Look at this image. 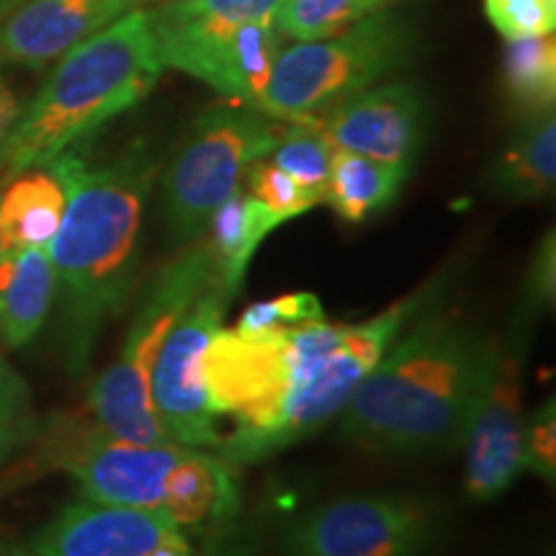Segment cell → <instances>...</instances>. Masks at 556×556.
Instances as JSON below:
<instances>
[{
  "label": "cell",
  "instance_id": "4",
  "mask_svg": "<svg viewBox=\"0 0 556 556\" xmlns=\"http://www.w3.org/2000/svg\"><path fill=\"white\" fill-rule=\"evenodd\" d=\"M283 0H168L148 11L163 67L255 106L278 58L274 13Z\"/></svg>",
  "mask_w": 556,
  "mask_h": 556
},
{
  "label": "cell",
  "instance_id": "23",
  "mask_svg": "<svg viewBox=\"0 0 556 556\" xmlns=\"http://www.w3.org/2000/svg\"><path fill=\"white\" fill-rule=\"evenodd\" d=\"M283 124L287 127H283L281 139H278L274 152H270L274 155L270 163L283 173H289L299 186H304V189L323 201L332 157V144L323 129V119L312 116V119Z\"/></svg>",
  "mask_w": 556,
  "mask_h": 556
},
{
  "label": "cell",
  "instance_id": "9",
  "mask_svg": "<svg viewBox=\"0 0 556 556\" xmlns=\"http://www.w3.org/2000/svg\"><path fill=\"white\" fill-rule=\"evenodd\" d=\"M443 516L417 495H358L307 513L283 533L287 556H426Z\"/></svg>",
  "mask_w": 556,
  "mask_h": 556
},
{
  "label": "cell",
  "instance_id": "35",
  "mask_svg": "<svg viewBox=\"0 0 556 556\" xmlns=\"http://www.w3.org/2000/svg\"><path fill=\"white\" fill-rule=\"evenodd\" d=\"M368 3H371V11H381V9H384V5L394 3V0H368Z\"/></svg>",
  "mask_w": 556,
  "mask_h": 556
},
{
  "label": "cell",
  "instance_id": "29",
  "mask_svg": "<svg viewBox=\"0 0 556 556\" xmlns=\"http://www.w3.org/2000/svg\"><path fill=\"white\" fill-rule=\"evenodd\" d=\"M554 296H556V245H554V232H548L541 238L539 248L533 250L531 263H528L526 268L523 291H520V302H518L513 323L533 328V319L554 307Z\"/></svg>",
  "mask_w": 556,
  "mask_h": 556
},
{
  "label": "cell",
  "instance_id": "33",
  "mask_svg": "<svg viewBox=\"0 0 556 556\" xmlns=\"http://www.w3.org/2000/svg\"><path fill=\"white\" fill-rule=\"evenodd\" d=\"M26 0H0V21H5L11 16L13 11L18 9V5H24Z\"/></svg>",
  "mask_w": 556,
  "mask_h": 556
},
{
  "label": "cell",
  "instance_id": "26",
  "mask_svg": "<svg viewBox=\"0 0 556 556\" xmlns=\"http://www.w3.org/2000/svg\"><path fill=\"white\" fill-rule=\"evenodd\" d=\"M248 193L278 214L283 222L302 217L312 206L319 204L315 193L299 186L289 173L276 168L274 163H263V160L248 168Z\"/></svg>",
  "mask_w": 556,
  "mask_h": 556
},
{
  "label": "cell",
  "instance_id": "6",
  "mask_svg": "<svg viewBox=\"0 0 556 556\" xmlns=\"http://www.w3.org/2000/svg\"><path fill=\"white\" fill-rule=\"evenodd\" d=\"M407 52L405 24L392 13L374 11L336 37L299 41L278 52L253 109L276 122L325 116L405 65Z\"/></svg>",
  "mask_w": 556,
  "mask_h": 556
},
{
  "label": "cell",
  "instance_id": "3",
  "mask_svg": "<svg viewBox=\"0 0 556 556\" xmlns=\"http://www.w3.org/2000/svg\"><path fill=\"white\" fill-rule=\"evenodd\" d=\"M148 11L131 9L58 60L0 155L5 176L41 168L137 106L163 73Z\"/></svg>",
  "mask_w": 556,
  "mask_h": 556
},
{
  "label": "cell",
  "instance_id": "30",
  "mask_svg": "<svg viewBox=\"0 0 556 556\" xmlns=\"http://www.w3.org/2000/svg\"><path fill=\"white\" fill-rule=\"evenodd\" d=\"M523 471L552 484L556 479V400L548 397L526 417Z\"/></svg>",
  "mask_w": 556,
  "mask_h": 556
},
{
  "label": "cell",
  "instance_id": "36",
  "mask_svg": "<svg viewBox=\"0 0 556 556\" xmlns=\"http://www.w3.org/2000/svg\"><path fill=\"white\" fill-rule=\"evenodd\" d=\"M139 3H142V0H139Z\"/></svg>",
  "mask_w": 556,
  "mask_h": 556
},
{
  "label": "cell",
  "instance_id": "19",
  "mask_svg": "<svg viewBox=\"0 0 556 556\" xmlns=\"http://www.w3.org/2000/svg\"><path fill=\"white\" fill-rule=\"evenodd\" d=\"M281 225L283 219L278 214L242 191H235L232 197H227L214 208L206 222L204 240L212 250L214 263H217L219 287L229 296L240 291L250 261L258 253L263 240Z\"/></svg>",
  "mask_w": 556,
  "mask_h": 556
},
{
  "label": "cell",
  "instance_id": "20",
  "mask_svg": "<svg viewBox=\"0 0 556 556\" xmlns=\"http://www.w3.org/2000/svg\"><path fill=\"white\" fill-rule=\"evenodd\" d=\"M516 137L505 144L490 170L497 193L518 201H539L554 191L556 122L554 111L520 119Z\"/></svg>",
  "mask_w": 556,
  "mask_h": 556
},
{
  "label": "cell",
  "instance_id": "1",
  "mask_svg": "<svg viewBox=\"0 0 556 556\" xmlns=\"http://www.w3.org/2000/svg\"><path fill=\"white\" fill-rule=\"evenodd\" d=\"M500 338L471 319L422 309L361 381L343 415L345 441L379 454H438L464 433L495 364Z\"/></svg>",
  "mask_w": 556,
  "mask_h": 556
},
{
  "label": "cell",
  "instance_id": "18",
  "mask_svg": "<svg viewBox=\"0 0 556 556\" xmlns=\"http://www.w3.org/2000/svg\"><path fill=\"white\" fill-rule=\"evenodd\" d=\"M62 212L65 189L47 165L11 176L0 191V255L50 245Z\"/></svg>",
  "mask_w": 556,
  "mask_h": 556
},
{
  "label": "cell",
  "instance_id": "15",
  "mask_svg": "<svg viewBox=\"0 0 556 556\" xmlns=\"http://www.w3.org/2000/svg\"><path fill=\"white\" fill-rule=\"evenodd\" d=\"M139 0H26L0 24V62L45 70Z\"/></svg>",
  "mask_w": 556,
  "mask_h": 556
},
{
  "label": "cell",
  "instance_id": "10",
  "mask_svg": "<svg viewBox=\"0 0 556 556\" xmlns=\"http://www.w3.org/2000/svg\"><path fill=\"white\" fill-rule=\"evenodd\" d=\"M528 336L531 328L513 323L507 338H500L495 364L464 433V479L475 503H492L523 475Z\"/></svg>",
  "mask_w": 556,
  "mask_h": 556
},
{
  "label": "cell",
  "instance_id": "7",
  "mask_svg": "<svg viewBox=\"0 0 556 556\" xmlns=\"http://www.w3.org/2000/svg\"><path fill=\"white\" fill-rule=\"evenodd\" d=\"M281 131V122L248 103L208 106L193 122L165 173L173 235L184 242L204 238L214 208L240 191L242 173L274 152Z\"/></svg>",
  "mask_w": 556,
  "mask_h": 556
},
{
  "label": "cell",
  "instance_id": "16",
  "mask_svg": "<svg viewBox=\"0 0 556 556\" xmlns=\"http://www.w3.org/2000/svg\"><path fill=\"white\" fill-rule=\"evenodd\" d=\"M163 507L180 531H217L238 516V467L206 448H186L165 479Z\"/></svg>",
  "mask_w": 556,
  "mask_h": 556
},
{
  "label": "cell",
  "instance_id": "21",
  "mask_svg": "<svg viewBox=\"0 0 556 556\" xmlns=\"http://www.w3.org/2000/svg\"><path fill=\"white\" fill-rule=\"evenodd\" d=\"M405 178V173L392 168V165L332 148L330 176L323 201L340 219L361 225V222L394 204Z\"/></svg>",
  "mask_w": 556,
  "mask_h": 556
},
{
  "label": "cell",
  "instance_id": "31",
  "mask_svg": "<svg viewBox=\"0 0 556 556\" xmlns=\"http://www.w3.org/2000/svg\"><path fill=\"white\" fill-rule=\"evenodd\" d=\"M21 111H24V106L18 103V96L13 93L9 80L0 73V155H3L5 142H9L13 129H16Z\"/></svg>",
  "mask_w": 556,
  "mask_h": 556
},
{
  "label": "cell",
  "instance_id": "14",
  "mask_svg": "<svg viewBox=\"0 0 556 556\" xmlns=\"http://www.w3.org/2000/svg\"><path fill=\"white\" fill-rule=\"evenodd\" d=\"M178 531L165 507L83 500L41 528L31 539V552L39 556H152Z\"/></svg>",
  "mask_w": 556,
  "mask_h": 556
},
{
  "label": "cell",
  "instance_id": "5",
  "mask_svg": "<svg viewBox=\"0 0 556 556\" xmlns=\"http://www.w3.org/2000/svg\"><path fill=\"white\" fill-rule=\"evenodd\" d=\"M214 281H219L217 263L204 238L152 276L119 356L90 387L88 405L101 433L131 443L168 441L150 400L152 366L173 325Z\"/></svg>",
  "mask_w": 556,
  "mask_h": 556
},
{
  "label": "cell",
  "instance_id": "24",
  "mask_svg": "<svg viewBox=\"0 0 556 556\" xmlns=\"http://www.w3.org/2000/svg\"><path fill=\"white\" fill-rule=\"evenodd\" d=\"M368 0H283L274 13L278 34L296 41L328 39L368 16Z\"/></svg>",
  "mask_w": 556,
  "mask_h": 556
},
{
  "label": "cell",
  "instance_id": "32",
  "mask_svg": "<svg viewBox=\"0 0 556 556\" xmlns=\"http://www.w3.org/2000/svg\"><path fill=\"white\" fill-rule=\"evenodd\" d=\"M152 556H193V548H191L189 536H186L184 531H178L173 533L165 544H160L157 552Z\"/></svg>",
  "mask_w": 556,
  "mask_h": 556
},
{
  "label": "cell",
  "instance_id": "22",
  "mask_svg": "<svg viewBox=\"0 0 556 556\" xmlns=\"http://www.w3.org/2000/svg\"><path fill=\"white\" fill-rule=\"evenodd\" d=\"M503 60L507 103L520 119L554 111L556 45L552 34L507 41Z\"/></svg>",
  "mask_w": 556,
  "mask_h": 556
},
{
  "label": "cell",
  "instance_id": "27",
  "mask_svg": "<svg viewBox=\"0 0 556 556\" xmlns=\"http://www.w3.org/2000/svg\"><path fill=\"white\" fill-rule=\"evenodd\" d=\"M315 319H325L323 302L315 294H309V291H294V294L250 304L235 328L242 332L287 330L299 328L304 323H315Z\"/></svg>",
  "mask_w": 556,
  "mask_h": 556
},
{
  "label": "cell",
  "instance_id": "17",
  "mask_svg": "<svg viewBox=\"0 0 556 556\" xmlns=\"http://www.w3.org/2000/svg\"><path fill=\"white\" fill-rule=\"evenodd\" d=\"M58 299L47 248L0 255V345L21 348L41 330Z\"/></svg>",
  "mask_w": 556,
  "mask_h": 556
},
{
  "label": "cell",
  "instance_id": "11",
  "mask_svg": "<svg viewBox=\"0 0 556 556\" xmlns=\"http://www.w3.org/2000/svg\"><path fill=\"white\" fill-rule=\"evenodd\" d=\"M232 299L219 281H214L173 325L152 366V409L160 430L178 446L217 451L222 443L217 422L206 405L201 358L208 340L222 328Z\"/></svg>",
  "mask_w": 556,
  "mask_h": 556
},
{
  "label": "cell",
  "instance_id": "13",
  "mask_svg": "<svg viewBox=\"0 0 556 556\" xmlns=\"http://www.w3.org/2000/svg\"><path fill=\"white\" fill-rule=\"evenodd\" d=\"M178 443H131L96 430L70 454L65 469L83 497L103 505L163 507L165 479L184 456Z\"/></svg>",
  "mask_w": 556,
  "mask_h": 556
},
{
  "label": "cell",
  "instance_id": "28",
  "mask_svg": "<svg viewBox=\"0 0 556 556\" xmlns=\"http://www.w3.org/2000/svg\"><path fill=\"white\" fill-rule=\"evenodd\" d=\"M484 11L507 41L546 37L556 26V0H484Z\"/></svg>",
  "mask_w": 556,
  "mask_h": 556
},
{
  "label": "cell",
  "instance_id": "25",
  "mask_svg": "<svg viewBox=\"0 0 556 556\" xmlns=\"http://www.w3.org/2000/svg\"><path fill=\"white\" fill-rule=\"evenodd\" d=\"M37 430L39 415L29 381L0 353V464L29 446Z\"/></svg>",
  "mask_w": 556,
  "mask_h": 556
},
{
  "label": "cell",
  "instance_id": "8",
  "mask_svg": "<svg viewBox=\"0 0 556 556\" xmlns=\"http://www.w3.org/2000/svg\"><path fill=\"white\" fill-rule=\"evenodd\" d=\"M212 415H232L238 428L222 438L217 454L240 464L261 462V446L276 428L289 392V328L266 332L217 330L201 358Z\"/></svg>",
  "mask_w": 556,
  "mask_h": 556
},
{
  "label": "cell",
  "instance_id": "34",
  "mask_svg": "<svg viewBox=\"0 0 556 556\" xmlns=\"http://www.w3.org/2000/svg\"><path fill=\"white\" fill-rule=\"evenodd\" d=\"M0 556H39L34 552H26L21 546H9V544H0Z\"/></svg>",
  "mask_w": 556,
  "mask_h": 556
},
{
  "label": "cell",
  "instance_id": "2",
  "mask_svg": "<svg viewBox=\"0 0 556 556\" xmlns=\"http://www.w3.org/2000/svg\"><path fill=\"white\" fill-rule=\"evenodd\" d=\"M65 189L50 253L62 302L67 364L86 371L99 332L127 307L139 274V235L157 160L142 142L90 165L78 148L47 163Z\"/></svg>",
  "mask_w": 556,
  "mask_h": 556
},
{
  "label": "cell",
  "instance_id": "12",
  "mask_svg": "<svg viewBox=\"0 0 556 556\" xmlns=\"http://www.w3.org/2000/svg\"><path fill=\"white\" fill-rule=\"evenodd\" d=\"M330 144L407 176L426 142V101L409 83L366 88L319 116Z\"/></svg>",
  "mask_w": 556,
  "mask_h": 556
}]
</instances>
